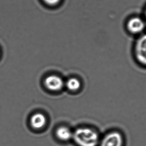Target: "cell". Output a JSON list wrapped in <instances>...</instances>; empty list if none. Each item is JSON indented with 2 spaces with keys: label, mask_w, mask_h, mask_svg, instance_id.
I'll list each match as a JSON object with an SVG mask.
<instances>
[{
  "label": "cell",
  "mask_w": 146,
  "mask_h": 146,
  "mask_svg": "<svg viewBox=\"0 0 146 146\" xmlns=\"http://www.w3.org/2000/svg\"><path fill=\"white\" fill-rule=\"evenodd\" d=\"M72 139L78 146H97L99 144L98 134L88 127H81L73 133Z\"/></svg>",
  "instance_id": "obj_1"
},
{
  "label": "cell",
  "mask_w": 146,
  "mask_h": 146,
  "mask_svg": "<svg viewBox=\"0 0 146 146\" xmlns=\"http://www.w3.org/2000/svg\"><path fill=\"white\" fill-rule=\"evenodd\" d=\"M135 52L139 62L146 66V34L141 36L137 40Z\"/></svg>",
  "instance_id": "obj_2"
},
{
  "label": "cell",
  "mask_w": 146,
  "mask_h": 146,
  "mask_svg": "<svg viewBox=\"0 0 146 146\" xmlns=\"http://www.w3.org/2000/svg\"><path fill=\"white\" fill-rule=\"evenodd\" d=\"M123 137L116 131L109 133L103 138L100 146H122Z\"/></svg>",
  "instance_id": "obj_3"
},
{
  "label": "cell",
  "mask_w": 146,
  "mask_h": 146,
  "mask_svg": "<svg viewBox=\"0 0 146 146\" xmlns=\"http://www.w3.org/2000/svg\"><path fill=\"white\" fill-rule=\"evenodd\" d=\"M44 85L50 91H58L63 88L64 83L61 77L56 75H51L45 79Z\"/></svg>",
  "instance_id": "obj_4"
},
{
  "label": "cell",
  "mask_w": 146,
  "mask_h": 146,
  "mask_svg": "<svg viewBox=\"0 0 146 146\" xmlns=\"http://www.w3.org/2000/svg\"><path fill=\"white\" fill-rule=\"evenodd\" d=\"M146 24L145 21L139 17L131 18L127 25L129 31L134 34H140L145 30Z\"/></svg>",
  "instance_id": "obj_5"
},
{
  "label": "cell",
  "mask_w": 146,
  "mask_h": 146,
  "mask_svg": "<svg viewBox=\"0 0 146 146\" xmlns=\"http://www.w3.org/2000/svg\"><path fill=\"white\" fill-rule=\"evenodd\" d=\"M30 124L33 128L39 130L46 126V118L43 114L36 113L32 115L30 118Z\"/></svg>",
  "instance_id": "obj_6"
},
{
  "label": "cell",
  "mask_w": 146,
  "mask_h": 146,
  "mask_svg": "<svg viewBox=\"0 0 146 146\" xmlns=\"http://www.w3.org/2000/svg\"><path fill=\"white\" fill-rule=\"evenodd\" d=\"M55 135L59 140L68 141L73 137V132L67 127H59L55 131Z\"/></svg>",
  "instance_id": "obj_7"
},
{
  "label": "cell",
  "mask_w": 146,
  "mask_h": 146,
  "mask_svg": "<svg viewBox=\"0 0 146 146\" xmlns=\"http://www.w3.org/2000/svg\"><path fill=\"white\" fill-rule=\"evenodd\" d=\"M65 85L70 91H77L81 87V83L78 79L75 78H71L67 80Z\"/></svg>",
  "instance_id": "obj_8"
},
{
  "label": "cell",
  "mask_w": 146,
  "mask_h": 146,
  "mask_svg": "<svg viewBox=\"0 0 146 146\" xmlns=\"http://www.w3.org/2000/svg\"><path fill=\"white\" fill-rule=\"evenodd\" d=\"M44 3L49 6H55L59 4L61 0H42Z\"/></svg>",
  "instance_id": "obj_9"
},
{
  "label": "cell",
  "mask_w": 146,
  "mask_h": 146,
  "mask_svg": "<svg viewBox=\"0 0 146 146\" xmlns=\"http://www.w3.org/2000/svg\"><path fill=\"white\" fill-rule=\"evenodd\" d=\"M145 17H146V20H145V22H146V13H145Z\"/></svg>",
  "instance_id": "obj_10"
}]
</instances>
